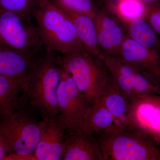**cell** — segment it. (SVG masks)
I'll return each instance as SVG.
<instances>
[{"instance_id":"6da1fadb","label":"cell","mask_w":160,"mask_h":160,"mask_svg":"<svg viewBox=\"0 0 160 160\" xmlns=\"http://www.w3.org/2000/svg\"><path fill=\"white\" fill-rule=\"evenodd\" d=\"M61 80L59 58L46 48L28 72L25 98L30 106L47 120L59 113L58 92Z\"/></svg>"},{"instance_id":"7a4b0ae2","label":"cell","mask_w":160,"mask_h":160,"mask_svg":"<svg viewBox=\"0 0 160 160\" xmlns=\"http://www.w3.org/2000/svg\"><path fill=\"white\" fill-rule=\"evenodd\" d=\"M97 133L103 160H160V149L137 125H114Z\"/></svg>"},{"instance_id":"3957f363","label":"cell","mask_w":160,"mask_h":160,"mask_svg":"<svg viewBox=\"0 0 160 160\" xmlns=\"http://www.w3.org/2000/svg\"><path fill=\"white\" fill-rule=\"evenodd\" d=\"M36 27L46 48L62 54L86 50L70 18L55 3L40 0L34 16Z\"/></svg>"},{"instance_id":"277c9868","label":"cell","mask_w":160,"mask_h":160,"mask_svg":"<svg viewBox=\"0 0 160 160\" xmlns=\"http://www.w3.org/2000/svg\"><path fill=\"white\" fill-rule=\"evenodd\" d=\"M59 59L91 106L99 102L112 84L110 72L102 59L92 56L86 50L62 54Z\"/></svg>"},{"instance_id":"5b68a950","label":"cell","mask_w":160,"mask_h":160,"mask_svg":"<svg viewBox=\"0 0 160 160\" xmlns=\"http://www.w3.org/2000/svg\"><path fill=\"white\" fill-rule=\"evenodd\" d=\"M43 122L22 108L0 118V136L12 152L9 160L33 159Z\"/></svg>"},{"instance_id":"8992f818","label":"cell","mask_w":160,"mask_h":160,"mask_svg":"<svg viewBox=\"0 0 160 160\" xmlns=\"http://www.w3.org/2000/svg\"><path fill=\"white\" fill-rule=\"evenodd\" d=\"M60 67L58 105L59 114L66 124V130L72 132H93L89 129V122L91 105L78 88L71 74L61 64Z\"/></svg>"},{"instance_id":"52a82bcc","label":"cell","mask_w":160,"mask_h":160,"mask_svg":"<svg viewBox=\"0 0 160 160\" xmlns=\"http://www.w3.org/2000/svg\"><path fill=\"white\" fill-rule=\"evenodd\" d=\"M31 18L0 9V44L20 52L39 56L43 44Z\"/></svg>"},{"instance_id":"ba28073f","label":"cell","mask_w":160,"mask_h":160,"mask_svg":"<svg viewBox=\"0 0 160 160\" xmlns=\"http://www.w3.org/2000/svg\"><path fill=\"white\" fill-rule=\"evenodd\" d=\"M116 57L134 66L160 87V55L158 52L126 35Z\"/></svg>"},{"instance_id":"9c48e42d","label":"cell","mask_w":160,"mask_h":160,"mask_svg":"<svg viewBox=\"0 0 160 160\" xmlns=\"http://www.w3.org/2000/svg\"><path fill=\"white\" fill-rule=\"evenodd\" d=\"M41 136L34 153L35 160H62L67 127L59 115L42 120Z\"/></svg>"},{"instance_id":"30bf717a","label":"cell","mask_w":160,"mask_h":160,"mask_svg":"<svg viewBox=\"0 0 160 160\" xmlns=\"http://www.w3.org/2000/svg\"><path fill=\"white\" fill-rule=\"evenodd\" d=\"M103 55L116 56L127 34L119 20L110 12L98 10L93 19Z\"/></svg>"},{"instance_id":"8fae6325","label":"cell","mask_w":160,"mask_h":160,"mask_svg":"<svg viewBox=\"0 0 160 160\" xmlns=\"http://www.w3.org/2000/svg\"><path fill=\"white\" fill-rule=\"evenodd\" d=\"M62 160H103L93 132H72L66 130Z\"/></svg>"},{"instance_id":"7c38bea8","label":"cell","mask_w":160,"mask_h":160,"mask_svg":"<svg viewBox=\"0 0 160 160\" xmlns=\"http://www.w3.org/2000/svg\"><path fill=\"white\" fill-rule=\"evenodd\" d=\"M102 59L108 68L116 70L128 80L140 100L146 96L160 94V87L132 65L117 57L103 55Z\"/></svg>"},{"instance_id":"4fadbf2b","label":"cell","mask_w":160,"mask_h":160,"mask_svg":"<svg viewBox=\"0 0 160 160\" xmlns=\"http://www.w3.org/2000/svg\"><path fill=\"white\" fill-rule=\"evenodd\" d=\"M40 56L20 52L0 44V75L27 78L28 72Z\"/></svg>"},{"instance_id":"5bb4252c","label":"cell","mask_w":160,"mask_h":160,"mask_svg":"<svg viewBox=\"0 0 160 160\" xmlns=\"http://www.w3.org/2000/svg\"><path fill=\"white\" fill-rule=\"evenodd\" d=\"M27 78L0 75V118L22 107L20 93L26 91Z\"/></svg>"},{"instance_id":"9a60e30c","label":"cell","mask_w":160,"mask_h":160,"mask_svg":"<svg viewBox=\"0 0 160 160\" xmlns=\"http://www.w3.org/2000/svg\"><path fill=\"white\" fill-rule=\"evenodd\" d=\"M62 9L71 19L78 38L86 51L92 56L102 58L103 54L98 42L94 20L86 14Z\"/></svg>"},{"instance_id":"2e32d148","label":"cell","mask_w":160,"mask_h":160,"mask_svg":"<svg viewBox=\"0 0 160 160\" xmlns=\"http://www.w3.org/2000/svg\"><path fill=\"white\" fill-rule=\"evenodd\" d=\"M100 102L114 118L115 125L126 126L136 125L132 117V105L120 94L113 84L104 92Z\"/></svg>"},{"instance_id":"e0dca14e","label":"cell","mask_w":160,"mask_h":160,"mask_svg":"<svg viewBox=\"0 0 160 160\" xmlns=\"http://www.w3.org/2000/svg\"><path fill=\"white\" fill-rule=\"evenodd\" d=\"M119 21L129 37L140 45L160 53V38L144 19H122Z\"/></svg>"},{"instance_id":"ac0fdd59","label":"cell","mask_w":160,"mask_h":160,"mask_svg":"<svg viewBox=\"0 0 160 160\" xmlns=\"http://www.w3.org/2000/svg\"><path fill=\"white\" fill-rule=\"evenodd\" d=\"M109 12L119 20L144 17L145 3L141 0H108Z\"/></svg>"},{"instance_id":"d6986e66","label":"cell","mask_w":160,"mask_h":160,"mask_svg":"<svg viewBox=\"0 0 160 160\" xmlns=\"http://www.w3.org/2000/svg\"><path fill=\"white\" fill-rule=\"evenodd\" d=\"M89 122L90 130L97 133L105 131L115 125L114 118L100 102L92 106Z\"/></svg>"},{"instance_id":"ffe728a7","label":"cell","mask_w":160,"mask_h":160,"mask_svg":"<svg viewBox=\"0 0 160 160\" xmlns=\"http://www.w3.org/2000/svg\"><path fill=\"white\" fill-rule=\"evenodd\" d=\"M40 0H0V9L32 18L38 9Z\"/></svg>"},{"instance_id":"44dd1931","label":"cell","mask_w":160,"mask_h":160,"mask_svg":"<svg viewBox=\"0 0 160 160\" xmlns=\"http://www.w3.org/2000/svg\"><path fill=\"white\" fill-rule=\"evenodd\" d=\"M60 8L82 13L94 19L98 9L92 0H56Z\"/></svg>"},{"instance_id":"7402d4cb","label":"cell","mask_w":160,"mask_h":160,"mask_svg":"<svg viewBox=\"0 0 160 160\" xmlns=\"http://www.w3.org/2000/svg\"><path fill=\"white\" fill-rule=\"evenodd\" d=\"M143 19L160 38V2L145 3V11Z\"/></svg>"},{"instance_id":"603a6c76","label":"cell","mask_w":160,"mask_h":160,"mask_svg":"<svg viewBox=\"0 0 160 160\" xmlns=\"http://www.w3.org/2000/svg\"><path fill=\"white\" fill-rule=\"evenodd\" d=\"M12 152L10 149L2 140L0 141V160H9Z\"/></svg>"},{"instance_id":"cb8c5ba5","label":"cell","mask_w":160,"mask_h":160,"mask_svg":"<svg viewBox=\"0 0 160 160\" xmlns=\"http://www.w3.org/2000/svg\"><path fill=\"white\" fill-rule=\"evenodd\" d=\"M141 100L146 101L160 108V94L146 96Z\"/></svg>"},{"instance_id":"d4e9b609","label":"cell","mask_w":160,"mask_h":160,"mask_svg":"<svg viewBox=\"0 0 160 160\" xmlns=\"http://www.w3.org/2000/svg\"><path fill=\"white\" fill-rule=\"evenodd\" d=\"M153 141L157 146L158 145L160 146V129L156 135L155 136L153 139Z\"/></svg>"},{"instance_id":"484cf974","label":"cell","mask_w":160,"mask_h":160,"mask_svg":"<svg viewBox=\"0 0 160 160\" xmlns=\"http://www.w3.org/2000/svg\"><path fill=\"white\" fill-rule=\"evenodd\" d=\"M144 3L153 2H160V0H141Z\"/></svg>"},{"instance_id":"4316f807","label":"cell","mask_w":160,"mask_h":160,"mask_svg":"<svg viewBox=\"0 0 160 160\" xmlns=\"http://www.w3.org/2000/svg\"><path fill=\"white\" fill-rule=\"evenodd\" d=\"M2 140V138H1V136H0V141Z\"/></svg>"}]
</instances>
